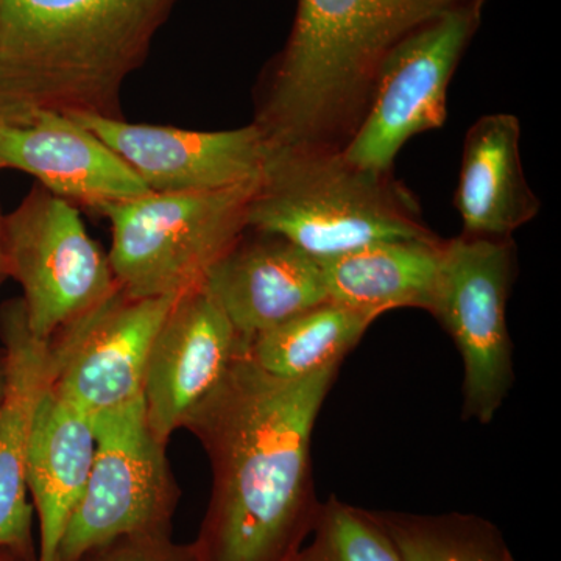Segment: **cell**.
Returning <instances> with one entry per match:
<instances>
[{
  "mask_svg": "<svg viewBox=\"0 0 561 561\" xmlns=\"http://www.w3.org/2000/svg\"><path fill=\"white\" fill-rule=\"evenodd\" d=\"M516 276L512 238L445 241L431 312L463 360V419L490 424L515 382L507 302Z\"/></svg>",
  "mask_w": 561,
  "mask_h": 561,
  "instance_id": "8",
  "label": "cell"
},
{
  "mask_svg": "<svg viewBox=\"0 0 561 561\" xmlns=\"http://www.w3.org/2000/svg\"><path fill=\"white\" fill-rule=\"evenodd\" d=\"M401 561H516L500 529L471 513L375 512Z\"/></svg>",
  "mask_w": 561,
  "mask_h": 561,
  "instance_id": "20",
  "label": "cell"
},
{
  "mask_svg": "<svg viewBox=\"0 0 561 561\" xmlns=\"http://www.w3.org/2000/svg\"><path fill=\"white\" fill-rule=\"evenodd\" d=\"M522 124L507 113L476 121L467 133L454 205L463 234L512 238L538 216L540 198L524 176Z\"/></svg>",
  "mask_w": 561,
  "mask_h": 561,
  "instance_id": "16",
  "label": "cell"
},
{
  "mask_svg": "<svg viewBox=\"0 0 561 561\" xmlns=\"http://www.w3.org/2000/svg\"><path fill=\"white\" fill-rule=\"evenodd\" d=\"M3 214L2 208H0V284L3 280L9 279V267H7V256H5V247H3Z\"/></svg>",
  "mask_w": 561,
  "mask_h": 561,
  "instance_id": "23",
  "label": "cell"
},
{
  "mask_svg": "<svg viewBox=\"0 0 561 561\" xmlns=\"http://www.w3.org/2000/svg\"><path fill=\"white\" fill-rule=\"evenodd\" d=\"M176 297H133L117 287L99 308L51 339L50 390L94 416L142 398L151 346Z\"/></svg>",
  "mask_w": 561,
  "mask_h": 561,
  "instance_id": "10",
  "label": "cell"
},
{
  "mask_svg": "<svg viewBox=\"0 0 561 561\" xmlns=\"http://www.w3.org/2000/svg\"><path fill=\"white\" fill-rule=\"evenodd\" d=\"M485 2L446 11L386 55L364 119L342 153L367 171L390 173L404 144L446 122L449 81L478 32Z\"/></svg>",
  "mask_w": 561,
  "mask_h": 561,
  "instance_id": "9",
  "label": "cell"
},
{
  "mask_svg": "<svg viewBox=\"0 0 561 561\" xmlns=\"http://www.w3.org/2000/svg\"><path fill=\"white\" fill-rule=\"evenodd\" d=\"M257 181L220 191L147 192L102 206L98 214L110 221L108 260L121 289L158 298L202 287L249 230Z\"/></svg>",
  "mask_w": 561,
  "mask_h": 561,
  "instance_id": "5",
  "label": "cell"
},
{
  "mask_svg": "<svg viewBox=\"0 0 561 561\" xmlns=\"http://www.w3.org/2000/svg\"><path fill=\"white\" fill-rule=\"evenodd\" d=\"M91 419L95 435L91 474L57 561H76L124 537L172 535L179 507L168 445L151 432L142 398Z\"/></svg>",
  "mask_w": 561,
  "mask_h": 561,
  "instance_id": "7",
  "label": "cell"
},
{
  "mask_svg": "<svg viewBox=\"0 0 561 561\" xmlns=\"http://www.w3.org/2000/svg\"><path fill=\"white\" fill-rule=\"evenodd\" d=\"M486 0H298L286 46L262 73L254 119L268 150H343L386 55L446 11Z\"/></svg>",
  "mask_w": 561,
  "mask_h": 561,
  "instance_id": "2",
  "label": "cell"
},
{
  "mask_svg": "<svg viewBox=\"0 0 561 561\" xmlns=\"http://www.w3.org/2000/svg\"><path fill=\"white\" fill-rule=\"evenodd\" d=\"M176 0H0V116L124 119L125 80Z\"/></svg>",
  "mask_w": 561,
  "mask_h": 561,
  "instance_id": "3",
  "label": "cell"
},
{
  "mask_svg": "<svg viewBox=\"0 0 561 561\" xmlns=\"http://www.w3.org/2000/svg\"><path fill=\"white\" fill-rule=\"evenodd\" d=\"M203 287L249 343L328 301L319 261L280 236L247 230L210 268Z\"/></svg>",
  "mask_w": 561,
  "mask_h": 561,
  "instance_id": "15",
  "label": "cell"
},
{
  "mask_svg": "<svg viewBox=\"0 0 561 561\" xmlns=\"http://www.w3.org/2000/svg\"><path fill=\"white\" fill-rule=\"evenodd\" d=\"M95 453L92 419L46 391L33 424L27 490L38 515L36 561H57L61 540L79 507Z\"/></svg>",
  "mask_w": 561,
  "mask_h": 561,
  "instance_id": "17",
  "label": "cell"
},
{
  "mask_svg": "<svg viewBox=\"0 0 561 561\" xmlns=\"http://www.w3.org/2000/svg\"><path fill=\"white\" fill-rule=\"evenodd\" d=\"M373 317L324 301L261 332L245 345V354L261 370L284 379H298L342 365Z\"/></svg>",
  "mask_w": 561,
  "mask_h": 561,
  "instance_id": "19",
  "label": "cell"
},
{
  "mask_svg": "<svg viewBox=\"0 0 561 561\" xmlns=\"http://www.w3.org/2000/svg\"><path fill=\"white\" fill-rule=\"evenodd\" d=\"M249 228L280 236L319 262L397 239L434 238L411 192L342 150H268Z\"/></svg>",
  "mask_w": 561,
  "mask_h": 561,
  "instance_id": "4",
  "label": "cell"
},
{
  "mask_svg": "<svg viewBox=\"0 0 561 561\" xmlns=\"http://www.w3.org/2000/svg\"><path fill=\"white\" fill-rule=\"evenodd\" d=\"M0 561H20V560L14 559V557L11 556V553H10L9 559H3V560H0Z\"/></svg>",
  "mask_w": 561,
  "mask_h": 561,
  "instance_id": "25",
  "label": "cell"
},
{
  "mask_svg": "<svg viewBox=\"0 0 561 561\" xmlns=\"http://www.w3.org/2000/svg\"><path fill=\"white\" fill-rule=\"evenodd\" d=\"M295 561H401L375 511L335 496L321 502L319 518Z\"/></svg>",
  "mask_w": 561,
  "mask_h": 561,
  "instance_id": "21",
  "label": "cell"
},
{
  "mask_svg": "<svg viewBox=\"0 0 561 561\" xmlns=\"http://www.w3.org/2000/svg\"><path fill=\"white\" fill-rule=\"evenodd\" d=\"M245 342L205 287L176 297L162 321L144 378L142 401L154 437L168 445L231 370Z\"/></svg>",
  "mask_w": 561,
  "mask_h": 561,
  "instance_id": "11",
  "label": "cell"
},
{
  "mask_svg": "<svg viewBox=\"0 0 561 561\" xmlns=\"http://www.w3.org/2000/svg\"><path fill=\"white\" fill-rule=\"evenodd\" d=\"M0 342L5 364L0 402V551L20 561H36L28 449L36 412L57 371L58 353L54 341H39L28 330L21 298L0 306Z\"/></svg>",
  "mask_w": 561,
  "mask_h": 561,
  "instance_id": "14",
  "label": "cell"
},
{
  "mask_svg": "<svg viewBox=\"0 0 561 561\" xmlns=\"http://www.w3.org/2000/svg\"><path fill=\"white\" fill-rule=\"evenodd\" d=\"M3 389H5V364H3V357L0 354V402H2Z\"/></svg>",
  "mask_w": 561,
  "mask_h": 561,
  "instance_id": "24",
  "label": "cell"
},
{
  "mask_svg": "<svg viewBox=\"0 0 561 561\" xmlns=\"http://www.w3.org/2000/svg\"><path fill=\"white\" fill-rule=\"evenodd\" d=\"M2 169L28 173L51 194L94 214L150 192L94 133L55 111L0 116Z\"/></svg>",
  "mask_w": 561,
  "mask_h": 561,
  "instance_id": "13",
  "label": "cell"
},
{
  "mask_svg": "<svg viewBox=\"0 0 561 561\" xmlns=\"http://www.w3.org/2000/svg\"><path fill=\"white\" fill-rule=\"evenodd\" d=\"M76 561H195L190 545L172 535H136L91 549Z\"/></svg>",
  "mask_w": 561,
  "mask_h": 561,
  "instance_id": "22",
  "label": "cell"
},
{
  "mask_svg": "<svg viewBox=\"0 0 561 561\" xmlns=\"http://www.w3.org/2000/svg\"><path fill=\"white\" fill-rule=\"evenodd\" d=\"M105 142L150 192L230 190L261 179L268 147L254 124L195 131L70 114Z\"/></svg>",
  "mask_w": 561,
  "mask_h": 561,
  "instance_id": "12",
  "label": "cell"
},
{
  "mask_svg": "<svg viewBox=\"0 0 561 561\" xmlns=\"http://www.w3.org/2000/svg\"><path fill=\"white\" fill-rule=\"evenodd\" d=\"M445 241L397 239L320 262L328 301L378 319L393 309L431 312Z\"/></svg>",
  "mask_w": 561,
  "mask_h": 561,
  "instance_id": "18",
  "label": "cell"
},
{
  "mask_svg": "<svg viewBox=\"0 0 561 561\" xmlns=\"http://www.w3.org/2000/svg\"><path fill=\"white\" fill-rule=\"evenodd\" d=\"M3 247L28 330L39 341L57 337L119 287L79 206L38 183L3 217Z\"/></svg>",
  "mask_w": 561,
  "mask_h": 561,
  "instance_id": "6",
  "label": "cell"
},
{
  "mask_svg": "<svg viewBox=\"0 0 561 561\" xmlns=\"http://www.w3.org/2000/svg\"><path fill=\"white\" fill-rule=\"evenodd\" d=\"M341 365L298 379L239 354L219 389L184 430L202 443L213 489L195 561H295L321 508L312 434Z\"/></svg>",
  "mask_w": 561,
  "mask_h": 561,
  "instance_id": "1",
  "label": "cell"
}]
</instances>
